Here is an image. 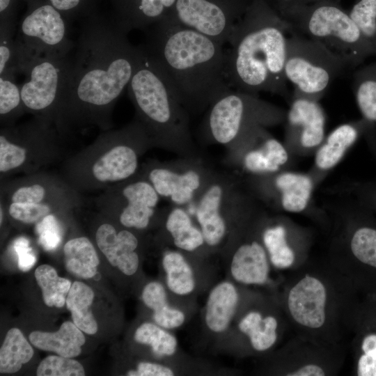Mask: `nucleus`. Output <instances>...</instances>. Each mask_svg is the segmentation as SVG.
I'll return each mask as SVG.
<instances>
[{
	"label": "nucleus",
	"instance_id": "nucleus-45",
	"mask_svg": "<svg viewBox=\"0 0 376 376\" xmlns=\"http://www.w3.org/2000/svg\"><path fill=\"white\" fill-rule=\"evenodd\" d=\"M360 352L356 362V375L376 376V333H368L362 338Z\"/></svg>",
	"mask_w": 376,
	"mask_h": 376
},
{
	"label": "nucleus",
	"instance_id": "nucleus-34",
	"mask_svg": "<svg viewBox=\"0 0 376 376\" xmlns=\"http://www.w3.org/2000/svg\"><path fill=\"white\" fill-rule=\"evenodd\" d=\"M166 228L180 249L193 251L205 243L201 229L193 225L189 216L181 208L176 207L169 213Z\"/></svg>",
	"mask_w": 376,
	"mask_h": 376
},
{
	"label": "nucleus",
	"instance_id": "nucleus-3",
	"mask_svg": "<svg viewBox=\"0 0 376 376\" xmlns=\"http://www.w3.org/2000/svg\"><path fill=\"white\" fill-rule=\"evenodd\" d=\"M352 286L329 262H305L289 270L276 297L296 335L322 345H344L353 321Z\"/></svg>",
	"mask_w": 376,
	"mask_h": 376
},
{
	"label": "nucleus",
	"instance_id": "nucleus-17",
	"mask_svg": "<svg viewBox=\"0 0 376 376\" xmlns=\"http://www.w3.org/2000/svg\"><path fill=\"white\" fill-rule=\"evenodd\" d=\"M288 327L276 295L250 307L237 322L238 330L247 339L251 350L261 353L272 350Z\"/></svg>",
	"mask_w": 376,
	"mask_h": 376
},
{
	"label": "nucleus",
	"instance_id": "nucleus-8",
	"mask_svg": "<svg viewBox=\"0 0 376 376\" xmlns=\"http://www.w3.org/2000/svg\"><path fill=\"white\" fill-rule=\"evenodd\" d=\"M1 188V204L15 221L38 224L65 209L81 204L79 191L64 178L36 172L15 179Z\"/></svg>",
	"mask_w": 376,
	"mask_h": 376
},
{
	"label": "nucleus",
	"instance_id": "nucleus-26",
	"mask_svg": "<svg viewBox=\"0 0 376 376\" xmlns=\"http://www.w3.org/2000/svg\"><path fill=\"white\" fill-rule=\"evenodd\" d=\"M63 255L68 272L84 279H90L96 274L98 255L88 237H77L69 240L64 244Z\"/></svg>",
	"mask_w": 376,
	"mask_h": 376
},
{
	"label": "nucleus",
	"instance_id": "nucleus-12",
	"mask_svg": "<svg viewBox=\"0 0 376 376\" xmlns=\"http://www.w3.org/2000/svg\"><path fill=\"white\" fill-rule=\"evenodd\" d=\"M72 65V59L68 55L38 57L25 66L20 90L26 112L57 126Z\"/></svg>",
	"mask_w": 376,
	"mask_h": 376
},
{
	"label": "nucleus",
	"instance_id": "nucleus-37",
	"mask_svg": "<svg viewBox=\"0 0 376 376\" xmlns=\"http://www.w3.org/2000/svg\"><path fill=\"white\" fill-rule=\"evenodd\" d=\"M288 160V153L277 140L270 138L262 149L252 150L244 157L246 168L252 172H274Z\"/></svg>",
	"mask_w": 376,
	"mask_h": 376
},
{
	"label": "nucleus",
	"instance_id": "nucleus-31",
	"mask_svg": "<svg viewBox=\"0 0 376 376\" xmlns=\"http://www.w3.org/2000/svg\"><path fill=\"white\" fill-rule=\"evenodd\" d=\"M276 185L281 191V203L286 211L299 212L306 208L313 187L308 176L285 173L278 176Z\"/></svg>",
	"mask_w": 376,
	"mask_h": 376
},
{
	"label": "nucleus",
	"instance_id": "nucleus-44",
	"mask_svg": "<svg viewBox=\"0 0 376 376\" xmlns=\"http://www.w3.org/2000/svg\"><path fill=\"white\" fill-rule=\"evenodd\" d=\"M70 23L99 11L102 0H49Z\"/></svg>",
	"mask_w": 376,
	"mask_h": 376
},
{
	"label": "nucleus",
	"instance_id": "nucleus-6",
	"mask_svg": "<svg viewBox=\"0 0 376 376\" xmlns=\"http://www.w3.org/2000/svg\"><path fill=\"white\" fill-rule=\"evenodd\" d=\"M141 55L127 93L150 139L166 140L187 134L184 106L153 57L140 46Z\"/></svg>",
	"mask_w": 376,
	"mask_h": 376
},
{
	"label": "nucleus",
	"instance_id": "nucleus-46",
	"mask_svg": "<svg viewBox=\"0 0 376 376\" xmlns=\"http://www.w3.org/2000/svg\"><path fill=\"white\" fill-rule=\"evenodd\" d=\"M36 230L40 236V244L47 250L55 249L61 241L56 219L52 216L36 225Z\"/></svg>",
	"mask_w": 376,
	"mask_h": 376
},
{
	"label": "nucleus",
	"instance_id": "nucleus-1",
	"mask_svg": "<svg viewBox=\"0 0 376 376\" xmlns=\"http://www.w3.org/2000/svg\"><path fill=\"white\" fill-rule=\"evenodd\" d=\"M82 20L76 54L57 126L111 127V113L130 81L141 55L112 11H97Z\"/></svg>",
	"mask_w": 376,
	"mask_h": 376
},
{
	"label": "nucleus",
	"instance_id": "nucleus-24",
	"mask_svg": "<svg viewBox=\"0 0 376 376\" xmlns=\"http://www.w3.org/2000/svg\"><path fill=\"white\" fill-rule=\"evenodd\" d=\"M222 198V187L212 185L202 196L196 210V219L205 243L210 246L220 244L226 233V224L221 214Z\"/></svg>",
	"mask_w": 376,
	"mask_h": 376
},
{
	"label": "nucleus",
	"instance_id": "nucleus-27",
	"mask_svg": "<svg viewBox=\"0 0 376 376\" xmlns=\"http://www.w3.org/2000/svg\"><path fill=\"white\" fill-rule=\"evenodd\" d=\"M142 300L152 311V317L160 327L172 329L180 327L185 321V313L171 306L163 285L157 281L147 283L143 289Z\"/></svg>",
	"mask_w": 376,
	"mask_h": 376
},
{
	"label": "nucleus",
	"instance_id": "nucleus-50",
	"mask_svg": "<svg viewBox=\"0 0 376 376\" xmlns=\"http://www.w3.org/2000/svg\"><path fill=\"white\" fill-rule=\"evenodd\" d=\"M266 2L275 10L280 16L288 10L302 5H306L318 0H265Z\"/></svg>",
	"mask_w": 376,
	"mask_h": 376
},
{
	"label": "nucleus",
	"instance_id": "nucleus-41",
	"mask_svg": "<svg viewBox=\"0 0 376 376\" xmlns=\"http://www.w3.org/2000/svg\"><path fill=\"white\" fill-rule=\"evenodd\" d=\"M349 13L376 55V0H357Z\"/></svg>",
	"mask_w": 376,
	"mask_h": 376
},
{
	"label": "nucleus",
	"instance_id": "nucleus-43",
	"mask_svg": "<svg viewBox=\"0 0 376 376\" xmlns=\"http://www.w3.org/2000/svg\"><path fill=\"white\" fill-rule=\"evenodd\" d=\"M38 376H83L85 371L82 365L76 360L63 356H49L39 364Z\"/></svg>",
	"mask_w": 376,
	"mask_h": 376
},
{
	"label": "nucleus",
	"instance_id": "nucleus-11",
	"mask_svg": "<svg viewBox=\"0 0 376 376\" xmlns=\"http://www.w3.org/2000/svg\"><path fill=\"white\" fill-rule=\"evenodd\" d=\"M68 24L49 0H37L27 4L15 37L20 74L34 58L69 54L73 43L68 36Z\"/></svg>",
	"mask_w": 376,
	"mask_h": 376
},
{
	"label": "nucleus",
	"instance_id": "nucleus-36",
	"mask_svg": "<svg viewBox=\"0 0 376 376\" xmlns=\"http://www.w3.org/2000/svg\"><path fill=\"white\" fill-rule=\"evenodd\" d=\"M35 278L41 288L47 306L57 308L64 306L72 285L70 281L59 276L55 269L49 265L38 267L35 271Z\"/></svg>",
	"mask_w": 376,
	"mask_h": 376
},
{
	"label": "nucleus",
	"instance_id": "nucleus-16",
	"mask_svg": "<svg viewBox=\"0 0 376 376\" xmlns=\"http://www.w3.org/2000/svg\"><path fill=\"white\" fill-rule=\"evenodd\" d=\"M159 196L150 182L137 180L104 190L97 198V205L102 210L119 208L118 220L122 226L143 229L155 213Z\"/></svg>",
	"mask_w": 376,
	"mask_h": 376
},
{
	"label": "nucleus",
	"instance_id": "nucleus-35",
	"mask_svg": "<svg viewBox=\"0 0 376 376\" xmlns=\"http://www.w3.org/2000/svg\"><path fill=\"white\" fill-rule=\"evenodd\" d=\"M33 350L17 328H11L5 337L0 350L1 373L17 372L23 364L29 362Z\"/></svg>",
	"mask_w": 376,
	"mask_h": 376
},
{
	"label": "nucleus",
	"instance_id": "nucleus-33",
	"mask_svg": "<svg viewBox=\"0 0 376 376\" xmlns=\"http://www.w3.org/2000/svg\"><path fill=\"white\" fill-rule=\"evenodd\" d=\"M162 266L166 273V281L169 290L177 295H187L195 289L196 281L194 271L179 252L169 251L162 258Z\"/></svg>",
	"mask_w": 376,
	"mask_h": 376
},
{
	"label": "nucleus",
	"instance_id": "nucleus-22",
	"mask_svg": "<svg viewBox=\"0 0 376 376\" xmlns=\"http://www.w3.org/2000/svg\"><path fill=\"white\" fill-rule=\"evenodd\" d=\"M240 303V294L230 281H221L210 292L205 304V323L213 333L225 331L230 324Z\"/></svg>",
	"mask_w": 376,
	"mask_h": 376
},
{
	"label": "nucleus",
	"instance_id": "nucleus-21",
	"mask_svg": "<svg viewBox=\"0 0 376 376\" xmlns=\"http://www.w3.org/2000/svg\"><path fill=\"white\" fill-rule=\"evenodd\" d=\"M287 117L289 127L299 130L304 147L312 148L321 143L324 133L325 114L317 100L294 91Z\"/></svg>",
	"mask_w": 376,
	"mask_h": 376
},
{
	"label": "nucleus",
	"instance_id": "nucleus-40",
	"mask_svg": "<svg viewBox=\"0 0 376 376\" xmlns=\"http://www.w3.org/2000/svg\"><path fill=\"white\" fill-rule=\"evenodd\" d=\"M349 255L357 263L376 269V229L369 227L357 229L350 239Z\"/></svg>",
	"mask_w": 376,
	"mask_h": 376
},
{
	"label": "nucleus",
	"instance_id": "nucleus-10",
	"mask_svg": "<svg viewBox=\"0 0 376 376\" xmlns=\"http://www.w3.org/2000/svg\"><path fill=\"white\" fill-rule=\"evenodd\" d=\"M64 134L54 123L35 117L15 126H4L0 132L1 175L38 172L60 155Z\"/></svg>",
	"mask_w": 376,
	"mask_h": 376
},
{
	"label": "nucleus",
	"instance_id": "nucleus-39",
	"mask_svg": "<svg viewBox=\"0 0 376 376\" xmlns=\"http://www.w3.org/2000/svg\"><path fill=\"white\" fill-rule=\"evenodd\" d=\"M26 112L20 86L15 78L0 77V118L3 126L14 125L15 120Z\"/></svg>",
	"mask_w": 376,
	"mask_h": 376
},
{
	"label": "nucleus",
	"instance_id": "nucleus-14",
	"mask_svg": "<svg viewBox=\"0 0 376 376\" xmlns=\"http://www.w3.org/2000/svg\"><path fill=\"white\" fill-rule=\"evenodd\" d=\"M344 345L320 344L298 335L275 352L273 373L284 376H331L341 368Z\"/></svg>",
	"mask_w": 376,
	"mask_h": 376
},
{
	"label": "nucleus",
	"instance_id": "nucleus-29",
	"mask_svg": "<svg viewBox=\"0 0 376 376\" xmlns=\"http://www.w3.org/2000/svg\"><path fill=\"white\" fill-rule=\"evenodd\" d=\"M93 298V290L80 281L72 284L66 297L65 304L74 324L88 334H94L97 331V324L91 309Z\"/></svg>",
	"mask_w": 376,
	"mask_h": 376
},
{
	"label": "nucleus",
	"instance_id": "nucleus-4",
	"mask_svg": "<svg viewBox=\"0 0 376 376\" xmlns=\"http://www.w3.org/2000/svg\"><path fill=\"white\" fill-rule=\"evenodd\" d=\"M290 24L265 0H251L235 24L226 52L228 86L256 95L267 91L288 95L284 66Z\"/></svg>",
	"mask_w": 376,
	"mask_h": 376
},
{
	"label": "nucleus",
	"instance_id": "nucleus-32",
	"mask_svg": "<svg viewBox=\"0 0 376 376\" xmlns=\"http://www.w3.org/2000/svg\"><path fill=\"white\" fill-rule=\"evenodd\" d=\"M352 88L363 117L369 121H376V62L355 69Z\"/></svg>",
	"mask_w": 376,
	"mask_h": 376
},
{
	"label": "nucleus",
	"instance_id": "nucleus-23",
	"mask_svg": "<svg viewBox=\"0 0 376 376\" xmlns=\"http://www.w3.org/2000/svg\"><path fill=\"white\" fill-rule=\"evenodd\" d=\"M148 178L159 196L169 197L178 205L188 203L201 185L199 174L193 170L178 173L155 167L149 171Z\"/></svg>",
	"mask_w": 376,
	"mask_h": 376
},
{
	"label": "nucleus",
	"instance_id": "nucleus-38",
	"mask_svg": "<svg viewBox=\"0 0 376 376\" xmlns=\"http://www.w3.org/2000/svg\"><path fill=\"white\" fill-rule=\"evenodd\" d=\"M135 341L148 345L157 356L171 357L178 347L176 338L157 324L144 322L135 331Z\"/></svg>",
	"mask_w": 376,
	"mask_h": 376
},
{
	"label": "nucleus",
	"instance_id": "nucleus-20",
	"mask_svg": "<svg viewBox=\"0 0 376 376\" xmlns=\"http://www.w3.org/2000/svg\"><path fill=\"white\" fill-rule=\"evenodd\" d=\"M270 265L264 245L253 240L236 249L231 258L230 272L240 284L263 285L269 279Z\"/></svg>",
	"mask_w": 376,
	"mask_h": 376
},
{
	"label": "nucleus",
	"instance_id": "nucleus-18",
	"mask_svg": "<svg viewBox=\"0 0 376 376\" xmlns=\"http://www.w3.org/2000/svg\"><path fill=\"white\" fill-rule=\"evenodd\" d=\"M97 247L109 263L127 276L134 274L139 267V259L136 250L139 242L130 230L117 231L110 223H102L95 233Z\"/></svg>",
	"mask_w": 376,
	"mask_h": 376
},
{
	"label": "nucleus",
	"instance_id": "nucleus-13",
	"mask_svg": "<svg viewBox=\"0 0 376 376\" xmlns=\"http://www.w3.org/2000/svg\"><path fill=\"white\" fill-rule=\"evenodd\" d=\"M251 0H176L169 16L224 45L229 42L235 24Z\"/></svg>",
	"mask_w": 376,
	"mask_h": 376
},
{
	"label": "nucleus",
	"instance_id": "nucleus-28",
	"mask_svg": "<svg viewBox=\"0 0 376 376\" xmlns=\"http://www.w3.org/2000/svg\"><path fill=\"white\" fill-rule=\"evenodd\" d=\"M263 243L271 265L276 269L291 270L304 263L290 244L286 228L282 225L266 228L263 234Z\"/></svg>",
	"mask_w": 376,
	"mask_h": 376
},
{
	"label": "nucleus",
	"instance_id": "nucleus-49",
	"mask_svg": "<svg viewBox=\"0 0 376 376\" xmlns=\"http://www.w3.org/2000/svg\"><path fill=\"white\" fill-rule=\"evenodd\" d=\"M15 249L18 254V266L23 271L29 270L36 263V257L30 253L28 241L26 239H19L15 242Z\"/></svg>",
	"mask_w": 376,
	"mask_h": 376
},
{
	"label": "nucleus",
	"instance_id": "nucleus-51",
	"mask_svg": "<svg viewBox=\"0 0 376 376\" xmlns=\"http://www.w3.org/2000/svg\"><path fill=\"white\" fill-rule=\"evenodd\" d=\"M24 1L26 3V4H29V3H33V2H34V1H36L37 0H24Z\"/></svg>",
	"mask_w": 376,
	"mask_h": 376
},
{
	"label": "nucleus",
	"instance_id": "nucleus-5",
	"mask_svg": "<svg viewBox=\"0 0 376 376\" xmlns=\"http://www.w3.org/2000/svg\"><path fill=\"white\" fill-rule=\"evenodd\" d=\"M150 138L136 119L119 130H107L64 165V179L76 190L104 189L125 182L139 166L136 148Z\"/></svg>",
	"mask_w": 376,
	"mask_h": 376
},
{
	"label": "nucleus",
	"instance_id": "nucleus-7",
	"mask_svg": "<svg viewBox=\"0 0 376 376\" xmlns=\"http://www.w3.org/2000/svg\"><path fill=\"white\" fill-rule=\"evenodd\" d=\"M281 17L292 31L317 40L359 66L375 52L339 0H318L292 8Z\"/></svg>",
	"mask_w": 376,
	"mask_h": 376
},
{
	"label": "nucleus",
	"instance_id": "nucleus-19",
	"mask_svg": "<svg viewBox=\"0 0 376 376\" xmlns=\"http://www.w3.org/2000/svg\"><path fill=\"white\" fill-rule=\"evenodd\" d=\"M112 13L127 32L146 30L169 16L176 0H109Z\"/></svg>",
	"mask_w": 376,
	"mask_h": 376
},
{
	"label": "nucleus",
	"instance_id": "nucleus-48",
	"mask_svg": "<svg viewBox=\"0 0 376 376\" xmlns=\"http://www.w3.org/2000/svg\"><path fill=\"white\" fill-rule=\"evenodd\" d=\"M174 371L169 367L159 363L141 362L136 370L127 373L129 376H173Z\"/></svg>",
	"mask_w": 376,
	"mask_h": 376
},
{
	"label": "nucleus",
	"instance_id": "nucleus-30",
	"mask_svg": "<svg viewBox=\"0 0 376 376\" xmlns=\"http://www.w3.org/2000/svg\"><path fill=\"white\" fill-rule=\"evenodd\" d=\"M359 129L352 124H343L333 130L316 153V165L322 169L334 167L346 150L357 140Z\"/></svg>",
	"mask_w": 376,
	"mask_h": 376
},
{
	"label": "nucleus",
	"instance_id": "nucleus-25",
	"mask_svg": "<svg viewBox=\"0 0 376 376\" xmlns=\"http://www.w3.org/2000/svg\"><path fill=\"white\" fill-rule=\"evenodd\" d=\"M33 345L40 350L56 353L58 355L73 358L81 352L85 337L74 322H65L55 332L35 331L29 336Z\"/></svg>",
	"mask_w": 376,
	"mask_h": 376
},
{
	"label": "nucleus",
	"instance_id": "nucleus-2",
	"mask_svg": "<svg viewBox=\"0 0 376 376\" xmlns=\"http://www.w3.org/2000/svg\"><path fill=\"white\" fill-rule=\"evenodd\" d=\"M146 30L143 47L185 107L203 109L231 90L224 76L222 44L169 16Z\"/></svg>",
	"mask_w": 376,
	"mask_h": 376
},
{
	"label": "nucleus",
	"instance_id": "nucleus-9",
	"mask_svg": "<svg viewBox=\"0 0 376 376\" xmlns=\"http://www.w3.org/2000/svg\"><path fill=\"white\" fill-rule=\"evenodd\" d=\"M289 35L284 74L303 95L318 101L336 79L358 67L317 40L295 32Z\"/></svg>",
	"mask_w": 376,
	"mask_h": 376
},
{
	"label": "nucleus",
	"instance_id": "nucleus-42",
	"mask_svg": "<svg viewBox=\"0 0 376 376\" xmlns=\"http://www.w3.org/2000/svg\"><path fill=\"white\" fill-rule=\"evenodd\" d=\"M17 29H0V77L15 78L20 74L15 43Z\"/></svg>",
	"mask_w": 376,
	"mask_h": 376
},
{
	"label": "nucleus",
	"instance_id": "nucleus-15",
	"mask_svg": "<svg viewBox=\"0 0 376 376\" xmlns=\"http://www.w3.org/2000/svg\"><path fill=\"white\" fill-rule=\"evenodd\" d=\"M279 116L276 109L256 95L230 90L212 104L206 126L214 141L227 144L239 135L247 122L253 119L273 120Z\"/></svg>",
	"mask_w": 376,
	"mask_h": 376
},
{
	"label": "nucleus",
	"instance_id": "nucleus-47",
	"mask_svg": "<svg viewBox=\"0 0 376 376\" xmlns=\"http://www.w3.org/2000/svg\"><path fill=\"white\" fill-rule=\"evenodd\" d=\"M19 0H0V29H17Z\"/></svg>",
	"mask_w": 376,
	"mask_h": 376
}]
</instances>
